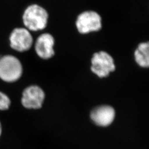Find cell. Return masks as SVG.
Wrapping results in <instances>:
<instances>
[{"mask_svg": "<svg viewBox=\"0 0 149 149\" xmlns=\"http://www.w3.org/2000/svg\"><path fill=\"white\" fill-rule=\"evenodd\" d=\"M75 26L82 35L99 32L102 27L101 17L95 11H84L77 16Z\"/></svg>", "mask_w": 149, "mask_h": 149, "instance_id": "obj_3", "label": "cell"}, {"mask_svg": "<svg viewBox=\"0 0 149 149\" xmlns=\"http://www.w3.org/2000/svg\"><path fill=\"white\" fill-rule=\"evenodd\" d=\"M91 63L92 71L100 77H106L116 69L112 56L104 52L94 54Z\"/></svg>", "mask_w": 149, "mask_h": 149, "instance_id": "obj_5", "label": "cell"}, {"mask_svg": "<svg viewBox=\"0 0 149 149\" xmlns=\"http://www.w3.org/2000/svg\"><path fill=\"white\" fill-rule=\"evenodd\" d=\"M2 124L0 122V138L2 135Z\"/></svg>", "mask_w": 149, "mask_h": 149, "instance_id": "obj_11", "label": "cell"}, {"mask_svg": "<svg viewBox=\"0 0 149 149\" xmlns=\"http://www.w3.org/2000/svg\"><path fill=\"white\" fill-rule=\"evenodd\" d=\"M9 40L11 48L19 52L28 51L33 44L32 33L24 27L14 28L10 35Z\"/></svg>", "mask_w": 149, "mask_h": 149, "instance_id": "obj_4", "label": "cell"}, {"mask_svg": "<svg viewBox=\"0 0 149 149\" xmlns=\"http://www.w3.org/2000/svg\"><path fill=\"white\" fill-rule=\"evenodd\" d=\"M115 111L109 106L98 107L91 113V118L96 124L101 127H107L112 124L115 118Z\"/></svg>", "mask_w": 149, "mask_h": 149, "instance_id": "obj_8", "label": "cell"}, {"mask_svg": "<svg viewBox=\"0 0 149 149\" xmlns=\"http://www.w3.org/2000/svg\"><path fill=\"white\" fill-rule=\"evenodd\" d=\"M55 38L50 33H43L38 37L35 43V50L41 58L48 59L54 55Z\"/></svg>", "mask_w": 149, "mask_h": 149, "instance_id": "obj_7", "label": "cell"}, {"mask_svg": "<svg viewBox=\"0 0 149 149\" xmlns=\"http://www.w3.org/2000/svg\"><path fill=\"white\" fill-rule=\"evenodd\" d=\"M48 18L49 15L45 8L37 4H32L23 11L22 22L23 27L30 32H42L47 28Z\"/></svg>", "mask_w": 149, "mask_h": 149, "instance_id": "obj_1", "label": "cell"}, {"mask_svg": "<svg viewBox=\"0 0 149 149\" xmlns=\"http://www.w3.org/2000/svg\"><path fill=\"white\" fill-rule=\"evenodd\" d=\"M134 55L136 63L140 66L148 68L149 65V42L139 44Z\"/></svg>", "mask_w": 149, "mask_h": 149, "instance_id": "obj_9", "label": "cell"}, {"mask_svg": "<svg viewBox=\"0 0 149 149\" xmlns=\"http://www.w3.org/2000/svg\"><path fill=\"white\" fill-rule=\"evenodd\" d=\"M11 105L10 98L4 93L0 91V111L7 110Z\"/></svg>", "mask_w": 149, "mask_h": 149, "instance_id": "obj_10", "label": "cell"}, {"mask_svg": "<svg viewBox=\"0 0 149 149\" xmlns=\"http://www.w3.org/2000/svg\"><path fill=\"white\" fill-rule=\"evenodd\" d=\"M45 93L38 86H31L23 91L22 104L27 109H39L43 104Z\"/></svg>", "mask_w": 149, "mask_h": 149, "instance_id": "obj_6", "label": "cell"}, {"mask_svg": "<svg viewBox=\"0 0 149 149\" xmlns=\"http://www.w3.org/2000/svg\"><path fill=\"white\" fill-rule=\"evenodd\" d=\"M23 68L19 59L11 55L0 58V79L6 82H13L22 76Z\"/></svg>", "mask_w": 149, "mask_h": 149, "instance_id": "obj_2", "label": "cell"}]
</instances>
